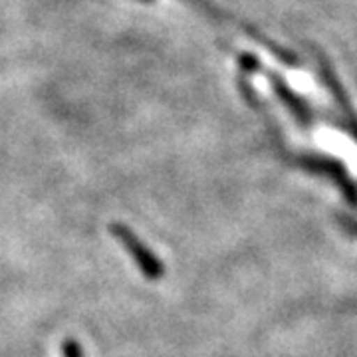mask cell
<instances>
[{
  "instance_id": "cell-2",
  "label": "cell",
  "mask_w": 357,
  "mask_h": 357,
  "mask_svg": "<svg viewBox=\"0 0 357 357\" xmlns=\"http://www.w3.org/2000/svg\"><path fill=\"white\" fill-rule=\"evenodd\" d=\"M62 356L84 357V349H82V345H79L77 340H74V337H68V340H64V344H62Z\"/></svg>"
},
{
  "instance_id": "cell-1",
  "label": "cell",
  "mask_w": 357,
  "mask_h": 357,
  "mask_svg": "<svg viewBox=\"0 0 357 357\" xmlns=\"http://www.w3.org/2000/svg\"><path fill=\"white\" fill-rule=\"evenodd\" d=\"M109 232L114 234L119 243L123 244V248L128 250V255L131 256V260L137 264L141 270V274L147 278V280H159L163 274H165V268L161 264V260L141 243V238L133 232V230L121 225V222H112Z\"/></svg>"
}]
</instances>
